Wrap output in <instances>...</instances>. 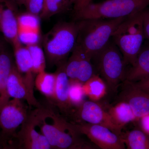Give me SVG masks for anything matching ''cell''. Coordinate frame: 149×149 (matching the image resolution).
I'll use <instances>...</instances> for the list:
<instances>
[{
    "label": "cell",
    "instance_id": "obj_1",
    "mask_svg": "<svg viewBox=\"0 0 149 149\" xmlns=\"http://www.w3.org/2000/svg\"><path fill=\"white\" fill-rule=\"evenodd\" d=\"M37 108L38 124L52 149H70L83 135L72 122L68 121L53 105L49 103Z\"/></svg>",
    "mask_w": 149,
    "mask_h": 149
},
{
    "label": "cell",
    "instance_id": "obj_2",
    "mask_svg": "<svg viewBox=\"0 0 149 149\" xmlns=\"http://www.w3.org/2000/svg\"><path fill=\"white\" fill-rule=\"evenodd\" d=\"M127 17L78 21L79 30L76 44L92 59L108 44L115 31Z\"/></svg>",
    "mask_w": 149,
    "mask_h": 149
},
{
    "label": "cell",
    "instance_id": "obj_3",
    "mask_svg": "<svg viewBox=\"0 0 149 149\" xmlns=\"http://www.w3.org/2000/svg\"><path fill=\"white\" fill-rule=\"evenodd\" d=\"M79 30L78 21L60 22L45 35L43 46L49 63L60 65L64 63L76 45Z\"/></svg>",
    "mask_w": 149,
    "mask_h": 149
},
{
    "label": "cell",
    "instance_id": "obj_4",
    "mask_svg": "<svg viewBox=\"0 0 149 149\" xmlns=\"http://www.w3.org/2000/svg\"><path fill=\"white\" fill-rule=\"evenodd\" d=\"M143 11L125 19L111 37L112 41L121 52L126 66H132L134 64L143 47L145 39L143 27Z\"/></svg>",
    "mask_w": 149,
    "mask_h": 149
},
{
    "label": "cell",
    "instance_id": "obj_5",
    "mask_svg": "<svg viewBox=\"0 0 149 149\" xmlns=\"http://www.w3.org/2000/svg\"><path fill=\"white\" fill-rule=\"evenodd\" d=\"M149 5V0H105L89 4L74 12V17L77 21L128 17L144 10Z\"/></svg>",
    "mask_w": 149,
    "mask_h": 149
},
{
    "label": "cell",
    "instance_id": "obj_6",
    "mask_svg": "<svg viewBox=\"0 0 149 149\" xmlns=\"http://www.w3.org/2000/svg\"><path fill=\"white\" fill-rule=\"evenodd\" d=\"M92 61L95 70L105 82L108 92L116 93L125 81L126 66L121 52L112 40Z\"/></svg>",
    "mask_w": 149,
    "mask_h": 149
},
{
    "label": "cell",
    "instance_id": "obj_7",
    "mask_svg": "<svg viewBox=\"0 0 149 149\" xmlns=\"http://www.w3.org/2000/svg\"><path fill=\"white\" fill-rule=\"evenodd\" d=\"M78 132L100 149H126L122 136L102 125L72 122Z\"/></svg>",
    "mask_w": 149,
    "mask_h": 149
},
{
    "label": "cell",
    "instance_id": "obj_8",
    "mask_svg": "<svg viewBox=\"0 0 149 149\" xmlns=\"http://www.w3.org/2000/svg\"><path fill=\"white\" fill-rule=\"evenodd\" d=\"M37 108L29 111L28 117L16 133L19 149H52L38 124Z\"/></svg>",
    "mask_w": 149,
    "mask_h": 149
},
{
    "label": "cell",
    "instance_id": "obj_9",
    "mask_svg": "<svg viewBox=\"0 0 149 149\" xmlns=\"http://www.w3.org/2000/svg\"><path fill=\"white\" fill-rule=\"evenodd\" d=\"M23 100L13 99L0 109V128L3 138L15 137L17 130L20 127L29 114Z\"/></svg>",
    "mask_w": 149,
    "mask_h": 149
},
{
    "label": "cell",
    "instance_id": "obj_10",
    "mask_svg": "<svg viewBox=\"0 0 149 149\" xmlns=\"http://www.w3.org/2000/svg\"><path fill=\"white\" fill-rule=\"evenodd\" d=\"M72 115L77 118L76 122L102 125L122 136V130L115 124L107 111L104 109L97 102L85 100L80 106L75 108Z\"/></svg>",
    "mask_w": 149,
    "mask_h": 149
},
{
    "label": "cell",
    "instance_id": "obj_11",
    "mask_svg": "<svg viewBox=\"0 0 149 149\" xmlns=\"http://www.w3.org/2000/svg\"><path fill=\"white\" fill-rule=\"evenodd\" d=\"M65 64V71L70 80L84 83L96 74L92 58L80 45L76 44Z\"/></svg>",
    "mask_w": 149,
    "mask_h": 149
},
{
    "label": "cell",
    "instance_id": "obj_12",
    "mask_svg": "<svg viewBox=\"0 0 149 149\" xmlns=\"http://www.w3.org/2000/svg\"><path fill=\"white\" fill-rule=\"evenodd\" d=\"M16 66L21 74L28 89L30 107L39 108L42 104L35 98L34 94L35 74L33 70L31 57L28 49L22 45L14 48Z\"/></svg>",
    "mask_w": 149,
    "mask_h": 149
},
{
    "label": "cell",
    "instance_id": "obj_13",
    "mask_svg": "<svg viewBox=\"0 0 149 149\" xmlns=\"http://www.w3.org/2000/svg\"><path fill=\"white\" fill-rule=\"evenodd\" d=\"M119 100L128 103L137 121L149 114V94L136 87L134 83L124 81L122 84Z\"/></svg>",
    "mask_w": 149,
    "mask_h": 149
},
{
    "label": "cell",
    "instance_id": "obj_14",
    "mask_svg": "<svg viewBox=\"0 0 149 149\" xmlns=\"http://www.w3.org/2000/svg\"><path fill=\"white\" fill-rule=\"evenodd\" d=\"M65 63L61 64L55 72L56 82L54 97L53 101L50 103L53 105L64 117L72 115L74 111L70 102V79L65 72Z\"/></svg>",
    "mask_w": 149,
    "mask_h": 149
},
{
    "label": "cell",
    "instance_id": "obj_15",
    "mask_svg": "<svg viewBox=\"0 0 149 149\" xmlns=\"http://www.w3.org/2000/svg\"><path fill=\"white\" fill-rule=\"evenodd\" d=\"M13 2L9 0H0V30L15 48L22 44L18 39L17 15Z\"/></svg>",
    "mask_w": 149,
    "mask_h": 149
},
{
    "label": "cell",
    "instance_id": "obj_16",
    "mask_svg": "<svg viewBox=\"0 0 149 149\" xmlns=\"http://www.w3.org/2000/svg\"><path fill=\"white\" fill-rule=\"evenodd\" d=\"M148 77H149V46H146L142 47L135 63L126 70L124 81L135 83Z\"/></svg>",
    "mask_w": 149,
    "mask_h": 149
},
{
    "label": "cell",
    "instance_id": "obj_17",
    "mask_svg": "<svg viewBox=\"0 0 149 149\" xmlns=\"http://www.w3.org/2000/svg\"><path fill=\"white\" fill-rule=\"evenodd\" d=\"M7 89L10 97L22 100H25L30 106V98L27 86L23 77L14 64L13 65L9 76Z\"/></svg>",
    "mask_w": 149,
    "mask_h": 149
},
{
    "label": "cell",
    "instance_id": "obj_18",
    "mask_svg": "<svg viewBox=\"0 0 149 149\" xmlns=\"http://www.w3.org/2000/svg\"><path fill=\"white\" fill-rule=\"evenodd\" d=\"M107 111L115 124L121 130L130 123L137 121L132 109L124 101L119 100Z\"/></svg>",
    "mask_w": 149,
    "mask_h": 149
},
{
    "label": "cell",
    "instance_id": "obj_19",
    "mask_svg": "<svg viewBox=\"0 0 149 149\" xmlns=\"http://www.w3.org/2000/svg\"><path fill=\"white\" fill-rule=\"evenodd\" d=\"M83 87L86 97L94 102L100 100L108 93L106 84L98 74H94L83 83Z\"/></svg>",
    "mask_w": 149,
    "mask_h": 149
},
{
    "label": "cell",
    "instance_id": "obj_20",
    "mask_svg": "<svg viewBox=\"0 0 149 149\" xmlns=\"http://www.w3.org/2000/svg\"><path fill=\"white\" fill-rule=\"evenodd\" d=\"M13 64L5 52L0 53V109L10 101L7 86Z\"/></svg>",
    "mask_w": 149,
    "mask_h": 149
},
{
    "label": "cell",
    "instance_id": "obj_21",
    "mask_svg": "<svg viewBox=\"0 0 149 149\" xmlns=\"http://www.w3.org/2000/svg\"><path fill=\"white\" fill-rule=\"evenodd\" d=\"M56 82V73H49L45 71L37 74L35 78V87L45 96L50 103L53 101Z\"/></svg>",
    "mask_w": 149,
    "mask_h": 149
},
{
    "label": "cell",
    "instance_id": "obj_22",
    "mask_svg": "<svg viewBox=\"0 0 149 149\" xmlns=\"http://www.w3.org/2000/svg\"><path fill=\"white\" fill-rule=\"evenodd\" d=\"M122 137L126 149H149V136L139 128L123 133Z\"/></svg>",
    "mask_w": 149,
    "mask_h": 149
},
{
    "label": "cell",
    "instance_id": "obj_23",
    "mask_svg": "<svg viewBox=\"0 0 149 149\" xmlns=\"http://www.w3.org/2000/svg\"><path fill=\"white\" fill-rule=\"evenodd\" d=\"M26 47L30 54L35 74H37L45 71V54L42 49L38 44L27 46Z\"/></svg>",
    "mask_w": 149,
    "mask_h": 149
},
{
    "label": "cell",
    "instance_id": "obj_24",
    "mask_svg": "<svg viewBox=\"0 0 149 149\" xmlns=\"http://www.w3.org/2000/svg\"><path fill=\"white\" fill-rule=\"evenodd\" d=\"M70 4L68 0H44L40 17L44 19L50 18L63 10Z\"/></svg>",
    "mask_w": 149,
    "mask_h": 149
},
{
    "label": "cell",
    "instance_id": "obj_25",
    "mask_svg": "<svg viewBox=\"0 0 149 149\" xmlns=\"http://www.w3.org/2000/svg\"><path fill=\"white\" fill-rule=\"evenodd\" d=\"M83 85V83L77 80H70L69 98L73 109L80 106L86 100Z\"/></svg>",
    "mask_w": 149,
    "mask_h": 149
},
{
    "label": "cell",
    "instance_id": "obj_26",
    "mask_svg": "<svg viewBox=\"0 0 149 149\" xmlns=\"http://www.w3.org/2000/svg\"><path fill=\"white\" fill-rule=\"evenodd\" d=\"M18 29H29L40 31V17L30 13H24L17 15Z\"/></svg>",
    "mask_w": 149,
    "mask_h": 149
},
{
    "label": "cell",
    "instance_id": "obj_27",
    "mask_svg": "<svg viewBox=\"0 0 149 149\" xmlns=\"http://www.w3.org/2000/svg\"><path fill=\"white\" fill-rule=\"evenodd\" d=\"M18 39L22 45L27 46L38 44L40 40V31L18 29Z\"/></svg>",
    "mask_w": 149,
    "mask_h": 149
},
{
    "label": "cell",
    "instance_id": "obj_28",
    "mask_svg": "<svg viewBox=\"0 0 149 149\" xmlns=\"http://www.w3.org/2000/svg\"><path fill=\"white\" fill-rule=\"evenodd\" d=\"M44 0H24L23 4L27 12L40 16L42 11Z\"/></svg>",
    "mask_w": 149,
    "mask_h": 149
},
{
    "label": "cell",
    "instance_id": "obj_29",
    "mask_svg": "<svg viewBox=\"0 0 149 149\" xmlns=\"http://www.w3.org/2000/svg\"><path fill=\"white\" fill-rule=\"evenodd\" d=\"M143 27L145 39L149 41V9H145L143 11Z\"/></svg>",
    "mask_w": 149,
    "mask_h": 149
},
{
    "label": "cell",
    "instance_id": "obj_30",
    "mask_svg": "<svg viewBox=\"0 0 149 149\" xmlns=\"http://www.w3.org/2000/svg\"><path fill=\"white\" fill-rule=\"evenodd\" d=\"M70 149H100L92 142L85 141L82 138L80 141Z\"/></svg>",
    "mask_w": 149,
    "mask_h": 149
},
{
    "label": "cell",
    "instance_id": "obj_31",
    "mask_svg": "<svg viewBox=\"0 0 149 149\" xmlns=\"http://www.w3.org/2000/svg\"><path fill=\"white\" fill-rule=\"evenodd\" d=\"M139 128L149 136V114L139 118Z\"/></svg>",
    "mask_w": 149,
    "mask_h": 149
},
{
    "label": "cell",
    "instance_id": "obj_32",
    "mask_svg": "<svg viewBox=\"0 0 149 149\" xmlns=\"http://www.w3.org/2000/svg\"><path fill=\"white\" fill-rule=\"evenodd\" d=\"M94 0H71V4L73 5L74 12L80 10L85 6L93 3Z\"/></svg>",
    "mask_w": 149,
    "mask_h": 149
},
{
    "label": "cell",
    "instance_id": "obj_33",
    "mask_svg": "<svg viewBox=\"0 0 149 149\" xmlns=\"http://www.w3.org/2000/svg\"><path fill=\"white\" fill-rule=\"evenodd\" d=\"M133 83L136 87L149 94V77Z\"/></svg>",
    "mask_w": 149,
    "mask_h": 149
},
{
    "label": "cell",
    "instance_id": "obj_34",
    "mask_svg": "<svg viewBox=\"0 0 149 149\" xmlns=\"http://www.w3.org/2000/svg\"><path fill=\"white\" fill-rule=\"evenodd\" d=\"M0 149H19L16 144L13 143H5Z\"/></svg>",
    "mask_w": 149,
    "mask_h": 149
},
{
    "label": "cell",
    "instance_id": "obj_35",
    "mask_svg": "<svg viewBox=\"0 0 149 149\" xmlns=\"http://www.w3.org/2000/svg\"><path fill=\"white\" fill-rule=\"evenodd\" d=\"M13 2L19 5H23L24 0H12Z\"/></svg>",
    "mask_w": 149,
    "mask_h": 149
},
{
    "label": "cell",
    "instance_id": "obj_36",
    "mask_svg": "<svg viewBox=\"0 0 149 149\" xmlns=\"http://www.w3.org/2000/svg\"><path fill=\"white\" fill-rule=\"evenodd\" d=\"M3 138L2 137L1 135H0V149L2 147L4 143H3Z\"/></svg>",
    "mask_w": 149,
    "mask_h": 149
},
{
    "label": "cell",
    "instance_id": "obj_37",
    "mask_svg": "<svg viewBox=\"0 0 149 149\" xmlns=\"http://www.w3.org/2000/svg\"><path fill=\"white\" fill-rule=\"evenodd\" d=\"M71 0H68V2H69L71 4Z\"/></svg>",
    "mask_w": 149,
    "mask_h": 149
},
{
    "label": "cell",
    "instance_id": "obj_38",
    "mask_svg": "<svg viewBox=\"0 0 149 149\" xmlns=\"http://www.w3.org/2000/svg\"><path fill=\"white\" fill-rule=\"evenodd\" d=\"M1 11H0V19H1Z\"/></svg>",
    "mask_w": 149,
    "mask_h": 149
},
{
    "label": "cell",
    "instance_id": "obj_39",
    "mask_svg": "<svg viewBox=\"0 0 149 149\" xmlns=\"http://www.w3.org/2000/svg\"><path fill=\"white\" fill-rule=\"evenodd\" d=\"M1 42H0V46H1Z\"/></svg>",
    "mask_w": 149,
    "mask_h": 149
}]
</instances>
